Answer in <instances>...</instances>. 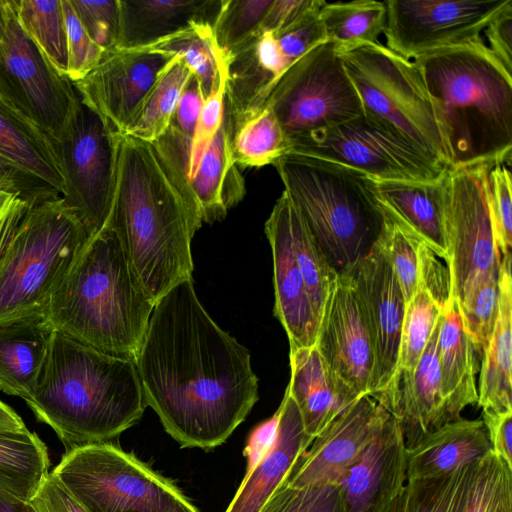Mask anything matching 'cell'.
<instances>
[{
  "mask_svg": "<svg viewBox=\"0 0 512 512\" xmlns=\"http://www.w3.org/2000/svg\"><path fill=\"white\" fill-rule=\"evenodd\" d=\"M155 302L143 288L116 233L93 235L51 294V327L106 354L134 359Z\"/></svg>",
  "mask_w": 512,
  "mask_h": 512,
  "instance_id": "5",
  "label": "cell"
},
{
  "mask_svg": "<svg viewBox=\"0 0 512 512\" xmlns=\"http://www.w3.org/2000/svg\"><path fill=\"white\" fill-rule=\"evenodd\" d=\"M17 18L54 68L67 76L68 47L61 0H13Z\"/></svg>",
  "mask_w": 512,
  "mask_h": 512,
  "instance_id": "38",
  "label": "cell"
},
{
  "mask_svg": "<svg viewBox=\"0 0 512 512\" xmlns=\"http://www.w3.org/2000/svg\"><path fill=\"white\" fill-rule=\"evenodd\" d=\"M61 1L67 34V77L71 82H75L98 65L105 51L91 40L70 0Z\"/></svg>",
  "mask_w": 512,
  "mask_h": 512,
  "instance_id": "49",
  "label": "cell"
},
{
  "mask_svg": "<svg viewBox=\"0 0 512 512\" xmlns=\"http://www.w3.org/2000/svg\"><path fill=\"white\" fill-rule=\"evenodd\" d=\"M290 382L286 388L313 440L358 397L327 365L315 345L290 349Z\"/></svg>",
  "mask_w": 512,
  "mask_h": 512,
  "instance_id": "25",
  "label": "cell"
},
{
  "mask_svg": "<svg viewBox=\"0 0 512 512\" xmlns=\"http://www.w3.org/2000/svg\"><path fill=\"white\" fill-rule=\"evenodd\" d=\"M315 346L330 369L358 397L369 394L372 345L349 272L333 274Z\"/></svg>",
  "mask_w": 512,
  "mask_h": 512,
  "instance_id": "19",
  "label": "cell"
},
{
  "mask_svg": "<svg viewBox=\"0 0 512 512\" xmlns=\"http://www.w3.org/2000/svg\"><path fill=\"white\" fill-rule=\"evenodd\" d=\"M134 360L146 404L181 447L223 444L258 400L248 349L207 313L192 278L155 303Z\"/></svg>",
  "mask_w": 512,
  "mask_h": 512,
  "instance_id": "1",
  "label": "cell"
},
{
  "mask_svg": "<svg viewBox=\"0 0 512 512\" xmlns=\"http://www.w3.org/2000/svg\"><path fill=\"white\" fill-rule=\"evenodd\" d=\"M272 3L273 0H224L213 28L214 39L223 60L261 31Z\"/></svg>",
  "mask_w": 512,
  "mask_h": 512,
  "instance_id": "43",
  "label": "cell"
},
{
  "mask_svg": "<svg viewBox=\"0 0 512 512\" xmlns=\"http://www.w3.org/2000/svg\"><path fill=\"white\" fill-rule=\"evenodd\" d=\"M231 136L224 107L219 130L200 154H186L184 134L173 126L152 143L187 203L206 223L223 220L245 195V181L232 156Z\"/></svg>",
  "mask_w": 512,
  "mask_h": 512,
  "instance_id": "15",
  "label": "cell"
},
{
  "mask_svg": "<svg viewBox=\"0 0 512 512\" xmlns=\"http://www.w3.org/2000/svg\"><path fill=\"white\" fill-rule=\"evenodd\" d=\"M264 106L280 123L288 149L363 114L360 97L331 41L318 44L289 66Z\"/></svg>",
  "mask_w": 512,
  "mask_h": 512,
  "instance_id": "10",
  "label": "cell"
},
{
  "mask_svg": "<svg viewBox=\"0 0 512 512\" xmlns=\"http://www.w3.org/2000/svg\"><path fill=\"white\" fill-rule=\"evenodd\" d=\"M43 312L0 324V390L28 399L43 370L51 336Z\"/></svg>",
  "mask_w": 512,
  "mask_h": 512,
  "instance_id": "29",
  "label": "cell"
},
{
  "mask_svg": "<svg viewBox=\"0 0 512 512\" xmlns=\"http://www.w3.org/2000/svg\"><path fill=\"white\" fill-rule=\"evenodd\" d=\"M407 484V447L400 421L392 414L345 473V512H382Z\"/></svg>",
  "mask_w": 512,
  "mask_h": 512,
  "instance_id": "21",
  "label": "cell"
},
{
  "mask_svg": "<svg viewBox=\"0 0 512 512\" xmlns=\"http://www.w3.org/2000/svg\"><path fill=\"white\" fill-rule=\"evenodd\" d=\"M440 315L441 307L418 287L406 304L396 374L414 372Z\"/></svg>",
  "mask_w": 512,
  "mask_h": 512,
  "instance_id": "41",
  "label": "cell"
},
{
  "mask_svg": "<svg viewBox=\"0 0 512 512\" xmlns=\"http://www.w3.org/2000/svg\"><path fill=\"white\" fill-rule=\"evenodd\" d=\"M273 165L330 266L337 273L352 269L388 222L374 178L337 162L291 152Z\"/></svg>",
  "mask_w": 512,
  "mask_h": 512,
  "instance_id": "7",
  "label": "cell"
},
{
  "mask_svg": "<svg viewBox=\"0 0 512 512\" xmlns=\"http://www.w3.org/2000/svg\"><path fill=\"white\" fill-rule=\"evenodd\" d=\"M24 401L66 452L119 436L147 406L134 359L106 354L55 330L37 386Z\"/></svg>",
  "mask_w": 512,
  "mask_h": 512,
  "instance_id": "3",
  "label": "cell"
},
{
  "mask_svg": "<svg viewBox=\"0 0 512 512\" xmlns=\"http://www.w3.org/2000/svg\"><path fill=\"white\" fill-rule=\"evenodd\" d=\"M279 420L270 449L249 470L225 512H259L286 482L300 456L313 439L304 430L298 408L285 391L278 408Z\"/></svg>",
  "mask_w": 512,
  "mask_h": 512,
  "instance_id": "24",
  "label": "cell"
},
{
  "mask_svg": "<svg viewBox=\"0 0 512 512\" xmlns=\"http://www.w3.org/2000/svg\"><path fill=\"white\" fill-rule=\"evenodd\" d=\"M225 112L232 130L261 110L277 81L287 70L277 37L259 31L224 58Z\"/></svg>",
  "mask_w": 512,
  "mask_h": 512,
  "instance_id": "23",
  "label": "cell"
},
{
  "mask_svg": "<svg viewBox=\"0 0 512 512\" xmlns=\"http://www.w3.org/2000/svg\"><path fill=\"white\" fill-rule=\"evenodd\" d=\"M0 155L63 195L64 181L52 138L1 98Z\"/></svg>",
  "mask_w": 512,
  "mask_h": 512,
  "instance_id": "32",
  "label": "cell"
},
{
  "mask_svg": "<svg viewBox=\"0 0 512 512\" xmlns=\"http://www.w3.org/2000/svg\"><path fill=\"white\" fill-rule=\"evenodd\" d=\"M288 152L337 162L377 180L432 182L447 170L364 113L292 144Z\"/></svg>",
  "mask_w": 512,
  "mask_h": 512,
  "instance_id": "13",
  "label": "cell"
},
{
  "mask_svg": "<svg viewBox=\"0 0 512 512\" xmlns=\"http://www.w3.org/2000/svg\"><path fill=\"white\" fill-rule=\"evenodd\" d=\"M499 276L480 282L460 303L462 325L476 350L482 354L493 334L499 312Z\"/></svg>",
  "mask_w": 512,
  "mask_h": 512,
  "instance_id": "44",
  "label": "cell"
},
{
  "mask_svg": "<svg viewBox=\"0 0 512 512\" xmlns=\"http://www.w3.org/2000/svg\"><path fill=\"white\" fill-rule=\"evenodd\" d=\"M478 355L464 330L453 296L441 309L438 334L441 394L451 421L461 418L465 408L477 403Z\"/></svg>",
  "mask_w": 512,
  "mask_h": 512,
  "instance_id": "30",
  "label": "cell"
},
{
  "mask_svg": "<svg viewBox=\"0 0 512 512\" xmlns=\"http://www.w3.org/2000/svg\"><path fill=\"white\" fill-rule=\"evenodd\" d=\"M154 145L118 133L114 193L106 226L156 303L191 279V240L201 227Z\"/></svg>",
  "mask_w": 512,
  "mask_h": 512,
  "instance_id": "2",
  "label": "cell"
},
{
  "mask_svg": "<svg viewBox=\"0 0 512 512\" xmlns=\"http://www.w3.org/2000/svg\"><path fill=\"white\" fill-rule=\"evenodd\" d=\"M51 474L87 512H200L172 481L110 442L66 452Z\"/></svg>",
  "mask_w": 512,
  "mask_h": 512,
  "instance_id": "9",
  "label": "cell"
},
{
  "mask_svg": "<svg viewBox=\"0 0 512 512\" xmlns=\"http://www.w3.org/2000/svg\"><path fill=\"white\" fill-rule=\"evenodd\" d=\"M232 156L236 165L262 167L288 152V142L268 106L246 117L232 130Z\"/></svg>",
  "mask_w": 512,
  "mask_h": 512,
  "instance_id": "37",
  "label": "cell"
},
{
  "mask_svg": "<svg viewBox=\"0 0 512 512\" xmlns=\"http://www.w3.org/2000/svg\"><path fill=\"white\" fill-rule=\"evenodd\" d=\"M16 193L0 189V215Z\"/></svg>",
  "mask_w": 512,
  "mask_h": 512,
  "instance_id": "63",
  "label": "cell"
},
{
  "mask_svg": "<svg viewBox=\"0 0 512 512\" xmlns=\"http://www.w3.org/2000/svg\"><path fill=\"white\" fill-rule=\"evenodd\" d=\"M0 189L20 194L27 199L60 195L54 188L2 155H0Z\"/></svg>",
  "mask_w": 512,
  "mask_h": 512,
  "instance_id": "52",
  "label": "cell"
},
{
  "mask_svg": "<svg viewBox=\"0 0 512 512\" xmlns=\"http://www.w3.org/2000/svg\"><path fill=\"white\" fill-rule=\"evenodd\" d=\"M172 58L156 52L117 48L105 52L94 69L72 83L86 105L115 132L124 134Z\"/></svg>",
  "mask_w": 512,
  "mask_h": 512,
  "instance_id": "18",
  "label": "cell"
},
{
  "mask_svg": "<svg viewBox=\"0 0 512 512\" xmlns=\"http://www.w3.org/2000/svg\"><path fill=\"white\" fill-rule=\"evenodd\" d=\"M337 52L360 97L363 113L448 169L433 104L414 62L380 42Z\"/></svg>",
  "mask_w": 512,
  "mask_h": 512,
  "instance_id": "8",
  "label": "cell"
},
{
  "mask_svg": "<svg viewBox=\"0 0 512 512\" xmlns=\"http://www.w3.org/2000/svg\"><path fill=\"white\" fill-rule=\"evenodd\" d=\"M386 47L407 60L475 42L508 0H388Z\"/></svg>",
  "mask_w": 512,
  "mask_h": 512,
  "instance_id": "16",
  "label": "cell"
},
{
  "mask_svg": "<svg viewBox=\"0 0 512 512\" xmlns=\"http://www.w3.org/2000/svg\"><path fill=\"white\" fill-rule=\"evenodd\" d=\"M418 287L424 289L441 309L454 296L449 259L424 243L418 245Z\"/></svg>",
  "mask_w": 512,
  "mask_h": 512,
  "instance_id": "51",
  "label": "cell"
},
{
  "mask_svg": "<svg viewBox=\"0 0 512 512\" xmlns=\"http://www.w3.org/2000/svg\"><path fill=\"white\" fill-rule=\"evenodd\" d=\"M28 503L33 512H87L51 473Z\"/></svg>",
  "mask_w": 512,
  "mask_h": 512,
  "instance_id": "54",
  "label": "cell"
},
{
  "mask_svg": "<svg viewBox=\"0 0 512 512\" xmlns=\"http://www.w3.org/2000/svg\"><path fill=\"white\" fill-rule=\"evenodd\" d=\"M0 98L54 138L64 126L78 94L22 28L13 0L0 42Z\"/></svg>",
  "mask_w": 512,
  "mask_h": 512,
  "instance_id": "14",
  "label": "cell"
},
{
  "mask_svg": "<svg viewBox=\"0 0 512 512\" xmlns=\"http://www.w3.org/2000/svg\"><path fill=\"white\" fill-rule=\"evenodd\" d=\"M224 0H119V49L139 50L197 26L214 28Z\"/></svg>",
  "mask_w": 512,
  "mask_h": 512,
  "instance_id": "26",
  "label": "cell"
},
{
  "mask_svg": "<svg viewBox=\"0 0 512 512\" xmlns=\"http://www.w3.org/2000/svg\"><path fill=\"white\" fill-rule=\"evenodd\" d=\"M463 512H512V467L492 450L476 463Z\"/></svg>",
  "mask_w": 512,
  "mask_h": 512,
  "instance_id": "40",
  "label": "cell"
},
{
  "mask_svg": "<svg viewBox=\"0 0 512 512\" xmlns=\"http://www.w3.org/2000/svg\"><path fill=\"white\" fill-rule=\"evenodd\" d=\"M390 415L372 395L361 396L312 441L286 483L299 488L340 485Z\"/></svg>",
  "mask_w": 512,
  "mask_h": 512,
  "instance_id": "20",
  "label": "cell"
},
{
  "mask_svg": "<svg viewBox=\"0 0 512 512\" xmlns=\"http://www.w3.org/2000/svg\"><path fill=\"white\" fill-rule=\"evenodd\" d=\"M493 166L450 168L443 177V224L458 303L480 282L499 276L501 253L489 212L488 176Z\"/></svg>",
  "mask_w": 512,
  "mask_h": 512,
  "instance_id": "11",
  "label": "cell"
},
{
  "mask_svg": "<svg viewBox=\"0 0 512 512\" xmlns=\"http://www.w3.org/2000/svg\"><path fill=\"white\" fill-rule=\"evenodd\" d=\"M482 33L488 49L512 73V0L490 19Z\"/></svg>",
  "mask_w": 512,
  "mask_h": 512,
  "instance_id": "53",
  "label": "cell"
},
{
  "mask_svg": "<svg viewBox=\"0 0 512 512\" xmlns=\"http://www.w3.org/2000/svg\"><path fill=\"white\" fill-rule=\"evenodd\" d=\"M49 466L47 446L36 433L0 430V489L29 502Z\"/></svg>",
  "mask_w": 512,
  "mask_h": 512,
  "instance_id": "33",
  "label": "cell"
},
{
  "mask_svg": "<svg viewBox=\"0 0 512 512\" xmlns=\"http://www.w3.org/2000/svg\"><path fill=\"white\" fill-rule=\"evenodd\" d=\"M289 203L283 191L265 223V233L273 257L274 314L287 333L290 349H294L315 345L320 321L293 252Z\"/></svg>",
  "mask_w": 512,
  "mask_h": 512,
  "instance_id": "22",
  "label": "cell"
},
{
  "mask_svg": "<svg viewBox=\"0 0 512 512\" xmlns=\"http://www.w3.org/2000/svg\"><path fill=\"white\" fill-rule=\"evenodd\" d=\"M489 212L494 238L503 256L511 255L512 197L511 172L506 164H496L488 176Z\"/></svg>",
  "mask_w": 512,
  "mask_h": 512,
  "instance_id": "47",
  "label": "cell"
},
{
  "mask_svg": "<svg viewBox=\"0 0 512 512\" xmlns=\"http://www.w3.org/2000/svg\"><path fill=\"white\" fill-rule=\"evenodd\" d=\"M7 19V0H0V42L3 38Z\"/></svg>",
  "mask_w": 512,
  "mask_h": 512,
  "instance_id": "62",
  "label": "cell"
},
{
  "mask_svg": "<svg viewBox=\"0 0 512 512\" xmlns=\"http://www.w3.org/2000/svg\"><path fill=\"white\" fill-rule=\"evenodd\" d=\"M27 427L22 418L0 400V430L23 431Z\"/></svg>",
  "mask_w": 512,
  "mask_h": 512,
  "instance_id": "59",
  "label": "cell"
},
{
  "mask_svg": "<svg viewBox=\"0 0 512 512\" xmlns=\"http://www.w3.org/2000/svg\"><path fill=\"white\" fill-rule=\"evenodd\" d=\"M0 512H33L28 502L0 489Z\"/></svg>",
  "mask_w": 512,
  "mask_h": 512,
  "instance_id": "60",
  "label": "cell"
},
{
  "mask_svg": "<svg viewBox=\"0 0 512 512\" xmlns=\"http://www.w3.org/2000/svg\"><path fill=\"white\" fill-rule=\"evenodd\" d=\"M204 100L201 85L193 75L181 94L171 126L192 138Z\"/></svg>",
  "mask_w": 512,
  "mask_h": 512,
  "instance_id": "55",
  "label": "cell"
},
{
  "mask_svg": "<svg viewBox=\"0 0 512 512\" xmlns=\"http://www.w3.org/2000/svg\"><path fill=\"white\" fill-rule=\"evenodd\" d=\"M499 312L491 339L482 353L477 404L483 412L512 411V275L511 255L501 258Z\"/></svg>",
  "mask_w": 512,
  "mask_h": 512,
  "instance_id": "31",
  "label": "cell"
},
{
  "mask_svg": "<svg viewBox=\"0 0 512 512\" xmlns=\"http://www.w3.org/2000/svg\"><path fill=\"white\" fill-rule=\"evenodd\" d=\"M91 40L105 52L118 48L120 32L119 0H70Z\"/></svg>",
  "mask_w": 512,
  "mask_h": 512,
  "instance_id": "48",
  "label": "cell"
},
{
  "mask_svg": "<svg viewBox=\"0 0 512 512\" xmlns=\"http://www.w3.org/2000/svg\"><path fill=\"white\" fill-rule=\"evenodd\" d=\"M433 104L448 169L508 164L512 151V73L484 38L412 60Z\"/></svg>",
  "mask_w": 512,
  "mask_h": 512,
  "instance_id": "4",
  "label": "cell"
},
{
  "mask_svg": "<svg viewBox=\"0 0 512 512\" xmlns=\"http://www.w3.org/2000/svg\"><path fill=\"white\" fill-rule=\"evenodd\" d=\"M193 76L178 56L163 69L138 108L123 135L148 143L156 142L171 126L179 99Z\"/></svg>",
  "mask_w": 512,
  "mask_h": 512,
  "instance_id": "34",
  "label": "cell"
},
{
  "mask_svg": "<svg viewBox=\"0 0 512 512\" xmlns=\"http://www.w3.org/2000/svg\"><path fill=\"white\" fill-rule=\"evenodd\" d=\"M443 177L432 182L374 180L387 218L449 259L442 213Z\"/></svg>",
  "mask_w": 512,
  "mask_h": 512,
  "instance_id": "27",
  "label": "cell"
},
{
  "mask_svg": "<svg viewBox=\"0 0 512 512\" xmlns=\"http://www.w3.org/2000/svg\"><path fill=\"white\" fill-rule=\"evenodd\" d=\"M319 14L327 41L333 42L339 51L377 43L385 31L387 11L384 1L324 2Z\"/></svg>",
  "mask_w": 512,
  "mask_h": 512,
  "instance_id": "35",
  "label": "cell"
},
{
  "mask_svg": "<svg viewBox=\"0 0 512 512\" xmlns=\"http://www.w3.org/2000/svg\"><path fill=\"white\" fill-rule=\"evenodd\" d=\"M324 2L318 0L313 8L295 23L278 33H274L289 66L318 44L327 41L319 14Z\"/></svg>",
  "mask_w": 512,
  "mask_h": 512,
  "instance_id": "50",
  "label": "cell"
},
{
  "mask_svg": "<svg viewBox=\"0 0 512 512\" xmlns=\"http://www.w3.org/2000/svg\"><path fill=\"white\" fill-rule=\"evenodd\" d=\"M288 221L293 252L320 321L335 270L330 266L291 199Z\"/></svg>",
  "mask_w": 512,
  "mask_h": 512,
  "instance_id": "39",
  "label": "cell"
},
{
  "mask_svg": "<svg viewBox=\"0 0 512 512\" xmlns=\"http://www.w3.org/2000/svg\"><path fill=\"white\" fill-rule=\"evenodd\" d=\"M279 420V411L257 425L250 433L243 454L247 459V470L252 468L272 446Z\"/></svg>",
  "mask_w": 512,
  "mask_h": 512,
  "instance_id": "58",
  "label": "cell"
},
{
  "mask_svg": "<svg viewBox=\"0 0 512 512\" xmlns=\"http://www.w3.org/2000/svg\"><path fill=\"white\" fill-rule=\"evenodd\" d=\"M139 50L180 57L199 81L205 99L225 79L224 61L211 27H192Z\"/></svg>",
  "mask_w": 512,
  "mask_h": 512,
  "instance_id": "36",
  "label": "cell"
},
{
  "mask_svg": "<svg viewBox=\"0 0 512 512\" xmlns=\"http://www.w3.org/2000/svg\"><path fill=\"white\" fill-rule=\"evenodd\" d=\"M52 140L64 181L62 197L95 235L106 226L111 210L118 133L78 95Z\"/></svg>",
  "mask_w": 512,
  "mask_h": 512,
  "instance_id": "12",
  "label": "cell"
},
{
  "mask_svg": "<svg viewBox=\"0 0 512 512\" xmlns=\"http://www.w3.org/2000/svg\"><path fill=\"white\" fill-rule=\"evenodd\" d=\"M318 0H273L261 26V31L278 33L300 19Z\"/></svg>",
  "mask_w": 512,
  "mask_h": 512,
  "instance_id": "57",
  "label": "cell"
},
{
  "mask_svg": "<svg viewBox=\"0 0 512 512\" xmlns=\"http://www.w3.org/2000/svg\"><path fill=\"white\" fill-rule=\"evenodd\" d=\"M92 237L62 196L15 194L0 215V324L43 312Z\"/></svg>",
  "mask_w": 512,
  "mask_h": 512,
  "instance_id": "6",
  "label": "cell"
},
{
  "mask_svg": "<svg viewBox=\"0 0 512 512\" xmlns=\"http://www.w3.org/2000/svg\"><path fill=\"white\" fill-rule=\"evenodd\" d=\"M347 272L371 339L373 369L369 394L377 398L388 389L397 372L406 303L378 239Z\"/></svg>",
  "mask_w": 512,
  "mask_h": 512,
  "instance_id": "17",
  "label": "cell"
},
{
  "mask_svg": "<svg viewBox=\"0 0 512 512\" xmlns=\"http://www.w3.org/2000/svg\"><path fill=\"white\" fill-rule=\"evenodd\" d=\"M490 451L483 421L461 417L428 433L407 449V482L451 473Z\"/></svg>",
  "mask_w": 512,
  "mask_h": 512,
  "instance_id": "28",
  "label": "cell"
},
{
  "mask_svg": "<svg viewBox=\"0 0 512 512\" xmlns=\"http://www.w3.org/2000/svg\"><path fill=\"white\" fill-rule=\"evenodd\" d=\"M382 512H414L411 490L408 483Z\"/></svg>",
  "mask_w": 512,
  "mask_h": 512,
  "instance_id": "61",
  "label": "cell"
},
{
  "mask_svg": "<svg viewBox=\"0 0 512 512\" xmlns=\"http://www.w3.org/2000/svg\"><path fill=\"white\" fill-rule=\"evenodd\" d=\"M476 463L448 474L408 481L414 512H463Z\"/></svg>",
  "mask_w": 512,
  "mask_h": 512,
  "instance_id": "42",
  "label": "cell"
},
{
  "mask_svg": "<svg viewBox=\"0 0 512 512\" xmlns=\"http://www.w3.org/2000/svg\"><path fill=\"white\" fill-rule=\"evenodd\" d=\"M482 421L492 452L512 467V411L483 412Z\"/></svg>",
  "mask_w": 512,
  "mask_h": 512,
  "instance_id": "56",
  "label": "cell"
},
{
  "mask_svg": "<svg viewBox=\"0 0 512 512\" xmlns=\"http://www.w3.org/2000/svg\"><path fill=\"white\" fill-rule=\"evenodd\" d=\"M259 512H345L340 485L292 487L286 482Z\"/></svg>",
  "mask_w": 512,
  "mask_h": 512,
  "instance_id": "46",
  "label": "cell"
},
{
  "mask_svg": "<svg viewBox=\"0 0 512 512\" xmlns=\"http://www.w3.org/2000/svg\"><path fill=\"white\" fill-rule=\"evenodd\" d=\"M378 242L395 274L407 304L418 288L417 251L421 242L409 236L389 219Z\"/></svg>",
  "mask_w": 512,
  "mask_h": 512,
  "instance_id": "45",
  "label": "cell"
}]
</instances>
